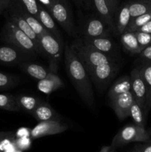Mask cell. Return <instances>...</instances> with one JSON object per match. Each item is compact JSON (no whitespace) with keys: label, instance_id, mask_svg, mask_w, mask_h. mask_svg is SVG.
Returning a JSON list of instances; mask_svg holds the SVG:
<instances>
[{"label":"cell","instance_id":"obj_1","mask_svg":"<svg viewBox=\"0 0 151 152\" xmlns=\"http://www.w3.org/2000/svg\"><path fill=\"white\" fill-rule=\"evenodd\" d=\"M65 63L68 77L86 105L94 110L96 100L92 88L90 77L71 46L66 45L64 50Z\"/></svg>","mask_w":151,"mask_h":152},{"label":"cell","instance_id":"obj_2","mask_svg":"<svg viewBox=\"0 0 151 152\" xmlns=\"http://www.w3.org/2000/svg\"><path fill=\"white\" fill-rule=\"evenodd\" d=\"M0 38L4 42L33 56L39 54L32 39L8 19L3 26Z\"/></svg>","mask_w":151,"mask_h":152},{"label":"cell","instance_id":"obj_3","mask_svg":"<svg viewBox=\"0 0 151 152\" xmlns=\"http://www.w3.org/2000/svg\"><path fill=\"white\" fill-rule=\"evenodd\" d=\"M71 48L82 62L87 71L98 65L114 62L110 56L95 49L85 42L84 39H78L76 41L71 45Z\"/></svg>","mask_w":151,"mask_h":152},{"label":"cell","instance_id":"obj_4","mask_svg":"<svg viewBox=\"0 0 151 152\" xmlns=\"http://www.w3.org/2000/svg\"><path fill=\"white\" fill-rule=\"evenodd\" d=\"M151 140L145 127L129 124L123 127L114 137L111 146L115 148L130 142H148Z\"/></svg>","mask_w":151,"mask_h":152},{"label":"cell","instance_id":"obj_5","mask_svg":"<svg viewBox=\"0 0 151 152\" xmlns=\"http://www.w3.org/2000/svg\"><path fill=\"white\" fill-rule=\"evenodd\" d=\"M40 46L44 56H47L50 61L49 70L52 72L57 73L58 66L62 55V46L50 32H47L38 38Z\"/></svg>","mask_w":151,"mask_h":152},{"label":"cell","instance_id":"obj_6","mask_svg":"<svg viewBox=\"0 0 151 152\" xmlns=\"http://www.w3.org/2000/svg\"><path fill=\"white\" fill-rule=\"evenodd\" d=\"M47 10L54 20L68 34H73V22L67 0H51Z\"/></svg>","mask_w":151,"mask_h":152},{"label":"cell","instance_id":"obj_7","mask_svg":"<svg viewBox=\"0 0 151 152\" xmlns=\"http://www.w3.org/2000/svg\"><path fill=\"white\" fill-rule=\"evenodd\" d=\"M118 71V65L115 62H113L90 68L87 71V73L97 88L103 90Z\"/></svg>","mask_w":151,"mask_h":152},{"label":"cell","instance_id":"obj_8","mask_svg":"<svg viewBox=\"0 0 151 152\" xmlns=\"http://www.w3.org/2000/svg\"><path fill=\"white\" fill-rule=\"evenodd\" d=\"M5 11L7 12V15H6L7 19H8L10 22H13V23L15 25H16L19 29L22 30L25 34H27V35L32 39V41L33 42L34 44L36 45V47L37 50H38V53H39L40 55H43V56H44V53H43L42 50H41V46H40L39 40H38V37L36 35V34L34 33V31H33L32 28H30V26L28 25V23L26 22V20L24 19L23 16L21 15V13H19V11L18 10V9L16 8V6L10 1V0L8 7L6 9Z\"/></svg>","mask_w":151,"mask_h":152},{"label":"cell","instance_id":"obj_9","mask_svg":"<svg viewBox=\"0 0 151 152\" xmlns=\"http://www.w3.org/2000/svg\"><path fill=\"white\" fill-rule=\"evenodd\" d=\"M33 56L12 45L0 46V64L5 65H20L30 60Z\"/></svg>","mask_w":151,"mask_h":152},{"label":"cell","instance_id":"obj_10","mask_svg":"<svg viewBox=\"0 0 151 152\" xmlns=\"http://www.w3.org/2000/svg\"><path fill=\"white\" fill-rule=\"evenodd\" d=\"M68 126L59 120H47L38 122V124L30 130L32 139H38L43 137L62 133L68 129Z\"/></svg>","mask_w":151,"mask_h":152},{"label":"cell","instance_id":"obj_11","mask_svg":"<svg viewBox=\"0 0 151 152\" xmlns=\"http://www.w3.org/2000/svg\"><path fill=\"white\" fill-rule=\"evenodd\" d=\"M130 76L131 80V92L134 96L135 101L140 105L144 112L147 99V87L139 67L134 68L131 71Z\"/></svg>","mask_w":151,"mask_h":152},{"label":"cell","instance_id":"obj_12","mask_svg":"<svg viewBox=\"0 0 151 152\" xmlns=\"http://www.w3.org/2000/svg\"><path fill=\"white\" fill-rule=\"evenodd\" d=\"M110 101V107L114 111L118 120H124L130 117V108L135 101L131 91L118 95Z\"/></svg>","mask_w":151,"mask_h":152},{"label":"cell","instance_id":"obj_13","mask_svg":"<svg viewBox=\"0 0 151 152\" xmlns=\"http://www.w3.org/2000/svg\"><path fill=\"white\" fill-rule=\"evenodd\" d=\"M109 27L99 17L90 18L87 22L84 29L86 37H107Z\"/></svg>","mask_w":151,"mask_h":152},{"label":"cell","instance_id":"obj_14","mask_svg":"<svg viewBox=\"0 0 151 152\" xmlns=\"http://www.w3.org/2000/svg\"><path fill=\"white\" fill-rule=\"evenodd\" d=\"M95 9L99 17L105 22V23L113 31H117L115 23L114 22L113 12L111 10L107 0H92Z\"/></svg>","mask_w":151,"mask_h":152},{"label":"cell","instance_id":"obj_15","mask_svg":"<svg viewBox=\"0 0 151 152\" xmlns=\"http://www.w3.org/2000/svg\"><path fill=\"white\" fill-rule=\"evenodd\" d=\"M63 82L57 75V74L50 71L45 78L38 80L37 83V88L41 93L50 94L58 89L63 87Z\"/></svg>","mask_w":151,"mask_h":152},{"label":"cell","instance_id":"obj_16","mask_svg":"<svg viewBox=\"0 0 151 152\" xmlns=\"http://www.w3.org/2000/svg\"><path fill=\"white\" fill-rule=\"evenodd\" d=\"M84 41L97 50L105 53L108 56L113 53L116 48V46H115L114 42L108 37H96V38L84 37Z\"/></svg>","mask_w":151,"mask_h":152},{"label":"cell","instance_id":"obj_17","mask_svg":"<svg viewBox=\"0 0 151 152\" xmlns=\"http://www.w3.org/2000/svg\"><path fill=\"white\" fill-rule=\"evenodd\" d=\"M31 115L38 122L47 121V120H60V117L59 114L44 101H41L37 105Z\"/></svg>","mask_w":151,"mask_h":152},{"label":"cell","instance_id":"obj_18","mask_svg":"<svg viewBox=\"0 0 151 152\" xmlns=\"http://www.w3.org/2000/svg\"><path fill=\"white\" fill-rule=\"evenodd\" d=\"M12 3L14 4L16 7V8L18 9V10L19 11V13H21L22 16H23L24 19L26 20V22H28V25L30 26V28H32L33 31H34V33L36 34V35L38 37V38H39L41 36H42L43 34H45V33L49 32L44 26H43L42 24L41 23L39 20L38 19H36V17H34L33 16L30 14V13H28L25 8L22 7L16 0H10Z\"/></svg>","mask_w":151,"mask_h":152},{"label":"cell","instance_id":"obj_19","mask_svg":"<svg viewBox=\"0 0 151 152\" xmlns=\"http://www.w3.org/2000/svg\"><path fill=\"white\" fill-rule=\"evenodd\" d=\"M38 20L41 22V23L42 24L43 26H44L49 32L51 33L59 41H60L61 42H62L60 32H59L57 27H56L54 19H53V16H51L50 12L47 10H46L45 7L43 5H41V4H39V3H38Z\"/></svg>","mask_w":151,"mask_h":152},{"label":"cell","instance_id":"obj_20","mask_svg":"<svg viewBox=\"0 0 151 152\" xmlns=\"http://www.w3.org/2000/svg\"><path fill=\"white\" fill-rule=\"evenodd\" d=\"M139 68L147 87V99L144 108V114L147 117L151 108V62H144Z\"/></svg>","mask_w":151,"mask_h":152},{"label":"cell","instance_id":"obj_21","mask_svg":"<svg viewBox=\"0 0 151 152\" xmlns=\"http://www.w3.org/2000/svg\"><path fill=\"white\" fill-rule=\"evenodd\" d=\"M19 67L28 75L37 80H41L45 78L50 72L49 68H46L42 65L33 62H25L20 64Z\"/></svg>","mask_w":151,"mask_h":152},{"label":"cell","instance_id":"obj_22","mask_svg":"<svg viewBox=\"0 0 151 152\" xmlns=\"http://www.w3.org/2000/svg\"><path fill=\"white\" fill-rule=\"evenodd\" d=\"M131 91V80L130 76L124 75L120 77L113 84L108 91V97L110 100L118 95L124 94Z\"/></svg>","mask_w":151,"mask_h":152},{"label":"cell","instance_id":"obj_23","mask_svg":"<svg viewBox=\"0 0 151 152\" xmlns=\"http://www.w3.org/2000/svg\"><path fill=\"white\" fill-rule=\"evenodd\" d=\"M130 20H131V15L129 9L128 3H125L118 9L116 13L115 27L118 34H121L125 31Z\"/></svg>","mask_w":151,"mask_h":152},{"label":"cell","instance_id":"obj_24","mask_svg":"<svg viewBox=\"0 0 151 152\" xmlns=\"http://www.w3.org/2000/svg\"><path fill=\"white\" fill-rule=\"evenodd\" d=\"M123 47L133 54H139L142 52L135 32H124L120 38Z\"/></svg>","mask_w":151,"mask_h":152},{"label":"cell","instance_id":"obj_25","mask_svg":"<svg viewBox=\"0 0 151 152\" xmlns=\"http://www.w3.org/2000/svg\"><path fill=\"white\" fill-rule=\"evenodd\" d=\"M127 3L131 19L140 15L151 13V0H135Z\"/></svg>","mask_w":151,"mask_h":152},{"label":"cell","instance_id":"obj_26","mask_svg":"<svg viewBox=\"0 0 151 152\" xmlns=\"http://www.w3.org/2000/svg\"><path fill=\"white\" fill-rule=\"evenodd\" d=\"M18 104L21 108V111H24L31 114L35 110L37 105L41 102V99L36 96H28V95H19L16 96Z\"/></svg>","mask_w":151,"mask_h":152},{"label":"cell","instance_id":"obj_27","mask_svg":"<svg viewBox=\"0 0 151 152\" xmlns=\"http://www.w3.org/2000/svg\"><path fill=\"white\" fill-rule=\"evenodd\" d=\"M0 108L9 111H20L16 96L9 94H0Z\"/></svg>","mask_w":151,"mask_h":152},{"label":"cell","instance_id":"obj_28","mask_svg":"<svg viewBox=\"0 0 151 152\" xmlns=\"http://www.w3.org/2000/svg\"><path fill=\"white\" fill-rule=\"evenodd\" d=\"M130 117L133 120L134 124L139 126H142V127H145L146 116H145L143 109L141 108L140 105L136 101L133 102V105L130 108Z\"/></svg>","mask_w":151,"mask_h":152},{"label":"cell","instance_id":"obj_29","mask_svg":"<svg viewBox=\"0 0 151 152\" xmlns=\"http://www.w3.org/2000/svg\"><path fill=\"white\" fill-rule=\"evenodd\" d=\"M151 20V13L140 15L136 17L133 18L130 20L128 26L126 28L124 32H136L139 30L141 27Z\"/></svg>","mask_w":151,"mask_h":152},{"label":"cell","instance_id":"obj_30","mask_svg":"<svg viewBox=\"0 0 151 152\" xmlns=\"http://www.w3.org/2000/svg\"><path fill=\"white\" fill-rule=\"evenodd\" d=\"M19 83V78L11 74L0 72V91L13 88Z\"/></svg>","mask_w":151,"mask_h":152},{"label":"cell","instance_id":"obj_31","mask_svg":"<svg viewBox=\"0 0 151 152\" xmlns=\"http://www.w3.org/2000/svg\"><path fill=\"white\" fill-rule=\"evenodd\" d=\"M23 8L32 16L38 18V3L37 0H16Z\"/></svg>","mask_w":151,"mask_h":152},{"label":"cell","instance_id":"obj_32","mask_svg":"<svg viewBox=\"0 0 151 152\" xmlns=\"http://www.w3.org/2000/svg\"><path fill=\"white\" fill-rule=\"evenodd\" d=\"M137 38L138 42L142 50L146 48L151 45V34L142 32V31H136L135 32Z\"/></svg>","mask_w":151,"mask_h":152},{"label":"cell","instance_id":"obj_33","mask_svg":"<svg viewBox=\"0 0 151 152\" xmlns=\"http://www.w3.org/2000/svg\"><path fill=\"white\" fill-rule=\"evenodd\" d=\"M16 145L18 148L22 150L28 149L30 146V140L28 138V137H19L16 140Z\"/></svg>","mask_w":151,"mask_h":152},{"label":"cell","instance_id":"obj_34","mask_svg":"<svg viewBox=\"0 0 151 152\" xmlns=\"http://www.w3.org/2000/svg\"><path fill=\"white\" fill-rule=\"evenodd\" d=\"M139 56L144 62H151V45L142 50Z\"/></svg>","mask_w":151,"mask_h":152},{"label":"cell","instance_id":"obj_35","mask_svg":"<svg viewBox=\"0 0 151 152\" xmlns=\"http://www.w3.org/2000/svg\"><path fill=\"white\" fill-rule=\"evenodd\" d=\"M133 152H151V142L136 145Z\"/></svg>","mask_w":151,"mask_h":152},{"label":"cell","instance_id":"obj_36","mask_svg":"<svg viewBox=\"0 0 151 152\" xmlns=\"http://www.w3.org/2000/svg\"><path fill=\"white\" fill-rule=\"evenodd\" d=\"M16 136L18 137V138L30 136V131L27 128H21L16 132Z\"/></svg>","mask_w":151,"mask_h":152},{"label":"cell","instance_id":"obj_37","mask_svg":"<svg viewBox=\"0 0 151 152\" xmlns=\"http://www.w3.org/2000/svg\"><path fill=\"white\" fill-rule=\"evenodd\" d=\"M74 1H75V2H76L78 5L81 6L84 8L88 9L90 7L91 0H74Z\"/></svg>","mask_w":151,"mask_h":152},{"label":"cell","instance_id":"obj_38","mask_svg":"<svg viewBox=\"0 0 151 152\" xmlns=\"http://www.w3.org/2000/svg\"><path fill=\"white\" fill-rule=\"evenodd\" d=\"M138 31H142V32L151 34V20H150L149 22H147L145 25H144L143 26L141 27Z\"/></svg>","mask_w":151,"mask_h":152},{"label":"cell","instance_id":"obj_39","mask_svg":"<svg viewBox=\"0 0 151 152\" xmlns=\"http://www.w3.org/2000/svg\"><path fill=\"white\" fill-rule=\"evenodd\" d=\"M10 3V0H0V14L5 11Z\"/></svg>","mask_w":151,"mask_h":152},{"label":"cell","instance_id":"obj_40","mask_svg":"<svg viewBox=\"0 0 151 152\" xmlns=\"http://www.w3.org/2000/svg\"><path fill=\"white\" fill-rule=\"evenodd\" d=\"M107 1L109 4L111 10L113 12V13H115L117 10V5H118V0H107Z\"/></svg>","mask_w":151,"mask_h":152},{"label":"cell","instance_id":"obj_41","mask_svg":"<svg viewBox=\"0 0 151 152\" xmlns=\"http://www.w3.org/2000/svg\"><path fill=\"white\" fill-rule=\"evenodd\" d=\"M37 1H38V3L44 6V7L45 6L47 9L49 8L50 3H51V0H37Z\"/></svg>","mask_w":151,"mask_h":152},{"label":"cell","instance_id":"obj_42","mask_svg":"<svg viewBox=\"0 0 151 152\" xmlns=\"http://www.w3.org/2000/svg\"><path fill=\"white\" fill-rule=\"evenodd\" d=\"M99 152H115V148L112 146H103Z\"/></svg>","mask_w":151,"mask_h":152},{"label":"cell","instance_id":"obj_43","mask_svg":"<svg viewBox=\"0 0 151 152\" xmlns=\"http://www.w3.org/2000/svg\"><path fill=\"white\" fill-rule=\"evenodd\" d=\"M11 133H6V132H0V141L2 139H4L5 137L10 135Z\"/></svg>","mask_w":151,"mask_h":152},{"label":"cell","instance_id":"obj_44","mask_svg":"<svg viewBox=\"0 0 151 152\" xmlns=\"http://www.w3.org/2000/svg\"><path fill=\"white\" fill-rule=\"evenodd\" d=\"M148 133H149L150 136V138H151V130H150V132H148Z\"/></svg>","mask_w":151,"mask_h":152}]
</instances>
